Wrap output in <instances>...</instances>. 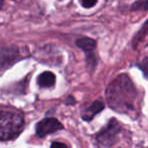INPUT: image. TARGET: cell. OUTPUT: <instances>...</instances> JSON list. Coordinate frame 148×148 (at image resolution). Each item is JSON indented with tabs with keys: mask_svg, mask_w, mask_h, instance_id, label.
<instances>
[{
	"mask_svg": "<svg viewBox=\"0 0 148 148\" xmlns=\"http://www.w3.org/2000/svg\"><path fill=\"white\" fill-rule=\"evenodd\" d=\"M137 92L128 75L122 74L115 78L106 90V100L114 111L126 113L134 111Z\"/></svg>",
	"mask_w": 148,
	"mask_h": 148,
	"instance_id": "6da1fadb",
	"label": "cell"
},
{
	"mask_svg": "<svg viewBox=\"0 0 148 148\" xmlns=\"http://www.w3.org/2000/svg\"><path fill=\"white\" fill-rule=\"evenodd\" d=\"M24 129V117L15 109L0 110V141L13 140Z\"/></svg>",
	"mask_w": 148,
	"mask_h": 148,
	"instance_id": "7a4b0ae2",
	"label": "cell"
},
{
	"mask_svg": "<svg viewBox=\"0 0 148 148\" xmlns=\"http://www.w3.org/2000/svg\"><path fill=\"white\" fill-rule=\"evenodd\" d=\"M121 126L116 119H112L107 126L102 129L96 136V140L100 148H111L118 142Z\"/></svg>",
	"mask_w": 148,
	"mask_h": 148,
	"instance_id": "3957f363",
	"label": "cell"
},
{
	"mask_svg": "<svg viewBox=\"0 0 148 148\" xmlns=\"http://www.w3.org/2000/svg\"><path fill=\"white\" fill-rule=\"evenodd\" d=\"M21 49L15 45H0V75L11 68L16 62L21 60Z\"/></svg>",
	"mask_w": 148,
	"mask_h": 148,
	"instance_id": "277c9868",
	"label": "cell"
},
{
	"mask_svg": "<svg viewBox=\"0 0 148 148\" xmlns=\"http://www.w3.org/2000/svg\"><path fill=\"white\" fill-rule=\"evenodd\" d=\"M64 128L62 124L56 118H45L39 121L36 125V134L39 137H45L49 134L60 130Z\"/></svg>",
	"mask_w": 148,
	"mask_h": 148,
	"instance_id": "5b68a950",
	"label": "cell"
},
{
	"mask_svg": "<svg viewBox=\"0 0 148 148\" xmlns=\"http://www.w3.org/2000/svg\"><path fill=\"white\" fill-rule=\"evenodd\" d=\"M104 108H105V105H104L103 102L100 101V100H97V101H95L93 104H91V105L83 112L82 118L84 119L85 121H91L92 119L95 117L97 114H99Z\"/></svg>",
	"mask_w": 148,
	"mask_h": 148,
	"instance_id": "8992f818",
	"label": "cell"
},
{
	"mask_svg": "<svg viewBox=\"0 0 148 148\" xmlns=\"http://www.w3.org/2000/svg\"><path fill=\"white\" fill-rule=\"evenodd\" d=\"M77 45H78L80 49H82L85 53H89L88 59L93 58V56L90 55L94 51V49H96V40L90 38V37H81L77 40Z\"/></svg>",
	"mask_w": 148,
	"mask_h": 148,
	"instance_id": "52a82bcc",
	"label": "cell"
},
{
	"mask_svg": "<svg viewBox=\"0 0 148 148\" xmlns=\"http://www.w3.org/2000/svg\"><path fill=\"white\" fill-rule=\"evenodd\" d=\"M37 84L41 88H51L56 84V76L51 72H45L37 78Z\"/></svg>",
	"mask_w": 148,
	"mask_h": 148,
	"instance_id": "ba28073f",
	"label": "cell"
},
{
	"mask_svg": "<svg viewBox=\"0 0 148 148\" xmlns=\"http://www.w3.org/2000/svg\"><path fill=\"white\" fill-rule=\"evenodd\" d=\"M147 34H148V20L144 23L143 27L139 30V32L136 34V36L133 38V47H137L139 42H141V41L145 38V36H146Z\"/></svg>",
	"mask_w": 148,
	"mask_h": 148,
	"instance_id": "9c48e42d",
	"label": "cell"
},
{
	"mask_svg": "<svg viewBox=\"0 0 148 148\" xmlns=\"http://www.w3.org/2000/svg\"><path fill=\"white\" fill-rule=\"evenodd\" d=\"M131 8L132 10H148V0H138Z\"/></svg>",
	"mask_w": 148,
	"mask_h": 148,
	"instance_id": "30bf717a",
	"label": "cell"
},
{
	"mask_svg": "<svg viewBox=\"0 0 148 148\" xmlns=\"http://www.w3.org/2000/svg\"><path fill=\"white\" fill-rule=\"evenodd\" d=\"M139 68L143 71V73L145 74V76L148 77V57L145 58L142 62L139 64Z\"/></svg>",
	"mask_w": 148,
	"mask_h": 148,
	"instance_id": "8fae6325",
	"label": "cell"
},
{
	"mask_svg": "<svg viewBox=\"0 0 148 148\" xmlns=\"http://www.w3.org/2000/svg\"><path fill=\"white\" fill-rule=\"evenodd\" d=\"M96 3H97V0H81V4L85 8H92L96 5Z\"/></svg>",
	"mask_w": 148,
	"mask_h": 148,
	"instance_id": "7c38bea8",
	"label": "cell"
},
{
	"mask_svg": "<svg viewBox=\"0 0 148 148\" xmlns=\"http://www.w3.org/2000/svg\"><path fill=\"white\" fill-rule=\"evenodd\" d=\"M51 148H68V146H66V144H64V143H62V142L55 141V142L51 143Z\"/></svg>",
	"mask_w": 148,
	"mask_h": 148,
	"instance_id": "4fadbf2b",
	"label": "cell"
},
{
	"mask_svg": "<svg viewBox=\"0 0 148 148\" xmlns=\"http://www.w3.org/2000/svg\"><path fill=\"white\" fill-rule=\"evenodd\" d=\"M3 5H4V0H0V9L3 7Z\"/></svg>",
	"mask_w": 148,
	"mask_h": 148,
	"instance_id": "5bb4252c",
	"label": "cell"
}]
</instances>
